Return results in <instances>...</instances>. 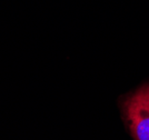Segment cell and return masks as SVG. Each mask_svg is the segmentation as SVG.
<instances>
[{
  "label": "cell",
  "instance_id": "cell-1",
  "mask_svg": "<svg viewBox=\"0 0 149 140\" xmlns=\"http://www.w3.org/2000/svg\"><path fill=\"white\" fill-rule=\"evenodd\" d=\"M121 110L134 140H149V82L128 93Z\"/></svg>",
  "mask_w": 149,
  "mask_h": 140
}]
</instances>
